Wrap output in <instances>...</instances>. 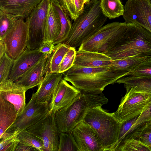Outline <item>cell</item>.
<instances>
[{"mask_svg": "<svg viewBox=\"0 0 151 151\" xmlns=\"http://www.w3.org/2000/svg\"><path fill=\"white\" fill-rule=\"evenodd\" d=\"M63 79L81 91L95 94L102 93L108 85L113 84L128 73L115 70L110 66L99 67L72 66L63 73Z\"/></svg>", "mask_w": 151, "mask_h": 151, "instance_id": "cell-1", "label": "cell"}, {"mask_svg": "<svg viewBox=\"0 0 151 151\" xmlns=\"http://www.w3.org/2000/svg\"><path fill=\"white\" fill-rule=\"evenodd\" d=\"M108 101L102 93L95 94L81 91L70 103L54 114L59 131L71 132L90 110L107 104Z\"/></svg>", "mask_w": 151, "mask_h": 151, "instance_id": "cell-2", "label": "cell"}, {"mask_svg": "<svg viewBox=\"0 0 151 151\" xmlns=\"http://www.w3.org/2000/svg\"><path fill=\"white\" fill-rule=\"evenodd\" d=\"M100 0H91L74 21L67 38L61 43L74 48L98 31L107 20L100 6Z\"/></svg>", "mask_w": 151, "mask_h": 151, "instance_id": "cell-3", "label": "cell"}, {"mask_svg": "<svg viewBox=\"0 0 151 151\" xmlns=\"http://www.w3.org/2000/svg\"><path fill=\"white\" fill-rule=\"evenodd\" d=\"M104 54L113 60L135 56H151V33L140 26L129 23L119 45Z\"/></svg>", "mask_w": 151, "mask_h": 151, "instance_id": "cell-4", "label": "cell"}, {"mask_svg": "<svg viewBox=\"0 0 151 151\" xmlns=\"http://www.w3.org/2000/svg\"><path fill=\"white\" fill-rule=\"evenodd\" d=\"M83 120L95 131L104 151H111L117 141L120 124L114 112L109 113L102 106H97L88 112Z\"/></svg>", "mask_w": 151, "mask_h": 151, "instance_id": "cell-5", "label": "cell"}, {"mask_svg": "<svg viewBox=\"0 0 151 151\" xmlns=\"http://www.w3.org/2000/svg\"><path fill=\"white\" fill-rule=\"evenodd\" d=\"M128 25L129 23L125 22H115L103 26L84 41L78 50L104 53L120 44Z\"/></svg>", "mask_w": 151, "mask_h": 151, "instance_id": "cell-6", "label": "cell"}, {"mask_svg": "<svg viewBox=\"0 0 151 151\" xmlns=\"http://www.w3.org/2000/svg\"><path fill=\"white\" fill-rule=\"evenodd\" d=\"M151 103V94L135 92L132 88L126 91L114 112L120 123L139 116Z\"/></svg>", "mask_w": 151, "mask_h": 151, "instance_id": "cell-7", "label": "cell"}, {"mask_svg": "<svg viewBox=\"0 0 151 151\" xmlns=\"http://www.w3.org/2000/svg\"><path fill=\"white\" fill-rule=\"evenodd\" d=\"M49 105L48 103L38 101L35 93H33L22 114L17 117L14 123L4 133L20 132L36 124L51 112Z\"/></svg>", "mask_w": 151, "mask_h": 151, "instance_id": "cell-8", "label": "cell"}, {"mask_svg": "<svg viewBox=\"0 0 151 151\" xmlns=\"http://www.w3.org/2000/svg\"><path fill=\"white\" fill-rule=\"evenodd\" d=\"M50 0H42L26 18L29 22V38L27 48L39 49L44 42L46 16Z\"/></svg>", "mask_w": 151, "mask_h": 151, "instance_id": "cell-9", "label": "cell"}, {"mask_svg": "<svg viewBox=\"0 0 151 151\" xmlns=\"http://www.w3.org/2000/svg\"><path fill=\"white\" fill-rule=\"evenodd\" d=\"M29 22L21 18H18L12 27L1 40L5 46L6 52L15 60L27 48L29 38Z\"/></svg>", "mask_w": 151, "mask_h": 151, "instance_id": "cell-10", "label": "cell"}, {"mask_svg": "<svg viewBox=\"0 0 151 151\" xmlns=\"http://www.w3.org/2000/svg\"><path fill=\"white\" fill-rule=\"evenodd\" d=\"M26 130L42 141L43 151H58L60 132L52 112Z\"/></svg>", "mask_w": 151, "mask_h": 151, "instance_id": "cell-11", "label": "cell"}, {"mask_svg": "<svg viewBox=\"0 0 151 151\" xmlns=\"http://www.w3.org/2000/svg\"><path fill=\"white\" fill-rule=\"evenodd\" d=\"M123 17L125 22L139 25L151 33L150 0H128Z\"/></svg>", "mask_w": 151, "mask_h": 151, "instance_id": "cell-12", "label": "cell"}, {"mask_svg": "<svg viewBox=\"0 0 151 151\" xmlns=\"http://www.w3.org/2000/svg\"><path fill=\"white\" fill-rule=\"evenodd\" d=\"M72 132L80 151H104L96 132L84 120L76 125Z\"/></svg>", "mask_w": 151, "mask_h": 151, "instance_id": "cell-13", "label": "cell"}, {"mask_svg": "<svg viewBox=\"0 0 151 151\" xmlns=\"http://www.w3.org/2000/svg\"><path fill=\"white\" fill-rule=\"evenodd\" d=\"M47 55L40 52L38 49L30 50L27 47L14 60L9 79L12 81L16 82Z\"/></svg>", "mask_w": 151, "mask_h": 151, "instance_id": "cell-14", "label": "cell"}, {"mask_svg": "<svg viewBox=\"0 0 151 151\" xmlns=\"http://www.w3.org/2000/svg\"><path fill=\"white\" fill-rule=\"evenodd\" d=\"M26 91L25 88L9 79L0 83V97L14 106L17 116L22 114L26 105Z\"/></svg>", "mask_w": 151, "mask_h": 151, "instance_id": "cell-15", "label": "cell"}, {"mask_svg": "<svg viewBox=\"0 0 151 151\" xmlns=\"http://www.w3.org/2000/svg\"><path fill=\"white\" fill-rule=\"evenodd\" d=\"M81 92L63 78L55 88L49 104L50 111L55 114L70 103Z\"/></svg>", "mask_w": 151, "mask_h": 151, "instance_id": "cell-16", "label": "cell"}, {"mask_svg": "<svg viewBox=\"0 0 151 151\" xmlns=\"http://www.w3.org/2000/svg\"><path fill=\"white\" fill-rule=\"evenodd\" d=\"M51 55L37 63L15 82L25 88L27 91L38 86L48 72Z\"/></svg>", "mask_w": 151, "mask_h": 151, "instance_id": "cell-17", "label": "cell"}, {"mask_svg": "<svg viewBox=\"0 0 151 151\" xmlns=\"http://www.w3.org/2000/svg\"><path fill=\"white\" fill-rule=\"evenodd\" d=\"M112 58L103 53L78 50L76 51L73 66L78 67H109Z\"/></svg>", "mask_w": 151, "mask_h": 151, "instance_id": "cell-18", "label": "cell"}, {"mask_svg": "<svg viewBox=\"0 0 151 151\" xmlns=\"http://www.w3.org/2000/svg\"><path fill=\"white\" fill-rule=\"evenodd\" d=\"M42 0H0V10L26 19Z\"/></svg>", "mask_w": 151, "mask_h": 151, "instance_id": "cell-19", "label": "cell"}, {"mask_svg": "<svg viewBox=\"0 0 151 151\" xmlns=\"http://www.w3.org/2000/svg\"><path fill=\"white\" fill-rule=\"evenodd\" d=\"M63 73H46L35 93L39 102L50 103L54 92L58 85L63 78Z\"/></svg>", "mask_w": 151, "mask_h": 151, "instance_id": "cell-20", "label": "cell"}, {"mask_svg": "<svg viewBox=\"0 0 151 151\" xmlns=\"http://www.w3.org/2000/svg\"><path fill=\"white\" fill-rule=\"evenodd\" d=\"M61 28L59 13L54 4L50 2L46 17L44 42H53L59 35Z\"/></svg>", "mask_w": 151, "mask_h": 151, "instance_id": "cell-21", "label": "cell"}, {"mask_svg": "<svg viewBox=\"0 0 151 151\" xmlns=\"http://www.w3.org/2000/svg\"><path fill=\"white\" fill-rule=\"evenodd\" d=\"M115 83L123 84L126 91L132 88L135 92L151 94V78H139L130 75L120 78Z\"/></svg>", "mask_w": 151, "mask_h": 151, "instance_id": "cell-22", "label": "cell"}, {"mask_svg": "<svg viewBox=\"0 0 151 151\" xmlns=\"http://www.w3.org/2000/svg\"><path fill=\"white\" fill-rule=\"evenodd\" d=\"M17 117L14 106L0 97V137L14 123Z\"/></svg>", "mask_w": 151, "mask_h": 151, "instance_id": "cell-23", "label": "cell"}, {"mask_svg": "<svg viewBox=\"0 0 151 151\" xmlns=\"http://www.w3.org/2000/svg\"><path fill=\"white\" fill-rule=\"evenodd\" d=\"M102 12L107 18L115 19L123 16L124 6L120 0H100Z\"/></svg>", "mask_w": 151, "mask_h": 151, "instance_id": "cell-24", "label": "cell"}, {"mask_svg": "<svg viewBox=\"0 0 151 151\" xmlns=\"http://www.w3.org/2000/svg\"><path fill=\"white\" fill-rule=\"evenodd\" d=\"M148 57L135 56L112 60L110 66L115 70L128 73Z\"/></svg>", "mask_w": 151, "mask_h": 151, "instance_id": "cell-25", "label": "cell"}, {"mask_svg": "<svg viewBox=\"0 0 151 151\" xmlns=\"http://www.w3.org/2000/svg\"><path fill=\"white\" fill-rule=\"evenodd\" d=\"M70 47L61 43L55 45V48L50 56L47 72L59 73L60 65Z\"/></svg>", "mask_w": 151, "mask_h": 151, "instance_id": "cell-26", "label": "cell"}, {"mask_svg": "<svg viewBox=\"0 0 151 151\" xmlns=\"http://www.w3.org/2000/svg\"><path fill=\"white\" fill-rule=\"evenodd\" d=\"M54 5L59 13L61 24L60 34L53 42L56 45L62 43L67 38L71 30L72 24L71 19L63 9L59 6Z\"/></svg>", "mask_w": 151, "mask_h": 151, "instance_id": "cell-27", "label": "cell"}, {"mask_svg": "<svg viewBox=\"0 0 151 151\" xmlns=\"http://www.w3.org/2000/svg\"><path fill=\"white\" fill-rule=\"evenodd\" d=\"M151 151V148L140 140L132 137L124 139L115 151Z\"/></svg>", "mask_w": 151, "mask_h": 151, "instance_id": "cell-28", "label": "cell"}, {"mask_svg": "<svg viewBox=\"0 0 151 151\" xmlns=\"http://www.w3.org/2000/svg\"><path fill=\"white\" fill-rule=\"evenodd\" d=\"M58 151H80L72 132H60Z\"/></svg>", "mask_w": 151, "mask_h": 151, "instance_id": "cell-29", "label": "cell"}, {"mask_svg": "<svg viewBox=\"0 0 151 151\" xmlns=\"http://www.w3.org/2000/svg\"><path fill=\"white\" fill-rule=\"evenodd\" d=\"M18 18L15 15L0 10V40L9 32Z\"/></svg>", "mask_w": 151, "mask_h": 151, "instance_id": "cell-30", "label": "cell"}, {"mask_svg": "<svg viewBox=\"0 0 151 151\" xmlns=\"http://www.w3.org/2000/svg\"><path fill=\"white\" fill-rule=\"evenodd\" d=\"M139 78H151V55L135 66L127 76Z\"/></svg>", "mask_w": 151, "mask_h": 151, "instance_id": "cell-31", "label": "cell"}, {"mask_svg": "<svg viewBox=\"0 0 151 151\" xmlns=\"http://www.w3.org/2000/svg\"><path fill=\"white\" fill-rule=\"evenodd\" d=\"M19 132L4 133L0 137V151H15L20 141L17 136Z\"/></svg>", "mask_w": 151, "mask_h": 151, "instance_id": "cell-32", "label": "cell"}, {"mask_svg": "<svg viewBox=\"0 0 151 151\" xmlns=\"http://www.w3.org/2000/svg\"><path fill=\"white\" fill-rule=\"evenodd\" d=\"M131 137L139 140L151 148V120L135 130L128 138Z\"/></svg>", "mask_w": 151, "mask_h": 151, "instance_id": "cell-33", "label": "cell"}, {"mask_svg": "<svg viewBox=\"0 0 151 151\" xmlns=\"http://www.w3.org/2000/svg\"><path fill=\"white\" fill-rule=\"evenodd\" d=\"M17 136L20 141L34 147L38 151H43L44 145L42 141L27 130L20 131Z\"/></svg>", "mask_w": 151, "mask_h": 151, "instance_id": "cell-34", "label": "cell"}, {"mask_svg": "<svg viewBox=\"0 0 151 151\" xmlns=\"http://www.w3.org/2000/svg\"><path fill=\"white\" fill-rule=\"evenodd\" d=\"M139 116L129 120L120 123L117 141L111 151H115L116 148L129 135L130 129Z\"/></svg>", "mask_w": 151, "mask_h": 151, "instance_id": "cell-35", "label": "cell"}, {"mask_svg": "<svg viewBox=\"0 0 151 151\" xmlns=\"http://www.w3.org/2000/svg\"><path fill=\"white\" fill-rule=\"evenodd\" d=\"M14 60L6 53L0 59V83L9 79Z\"/></svg>", "mask_w": 151, "mask_h": 151, "instance_id": "cell-36", "label": "cell"}, {"mask_svg": "<svg viewBox=\"0 0 151 151\" xmlns=\"http://www.w3.org/2000/svg\"><path fill=\"white\" fill-rule=\"evenodd\" d=\"M54 5L61 7L72 20L78 16L76 11L74 0H50Z\"/></svg>", "mask_w": 151, "mask_h": 151, "instance_id": "cell-37", "label": "cell"}, {"mask_svg": "<svg viewBox=\"0 0 151 151\" xmlns=\"http://www.w3.org/2000/svg\"><path fill=\"white\" fill-rule=\"evenodd\" d=\"M76 51L75 48L70 47L60 65L59 73H63L68 70L73 66Z\"/></svg>", "mask_w": 151, "mask_h": 151, "instance_id": "cell-38", "label": "cell"}, {"mask_svg": "<svg viewBox=\"0 0 151 151\" xmlns=\"http://www.w3.org/2000/svg\"><path fill=\"white\" fill-rule=\"evenodd\" d=\"M151 120V103L138 116L136 122L131 128L128 138L135 130Z\"/></svg>", "mask_w": 151, "mask_h": 151, "instance_id": "cell-39", "label": "cell"}, {"mask_svg": "<svg viewBox=\"0 0 151 151\" xmlns=\"http://www.w3.org/2000/svg\"><path fill=\"white\" fill-rule=\"evenodd\" d=\"M55 45L53 42L50 41L44 42L38 49L41 52L46 55H51L54 51Z\"/></svg>", "mask_w": 151, "mask_h": 151, "instance_id": "cell-40", "label": "cell"}, {"mask_svg": "<svg viewBox=\"0 0 151 151\" xmlns=\"http://www.w3.org/2000/svg\"><path fill=\"white\" fill-rule=\"evenodd\" d=\"M15 151H35L38 150L34 147L20 141L17 145Z\"/></svg>", "mask_w": 151, "mask_h": 151, "instance_id": "cell-41", "label": "cell"}, {"mask_svg": "<svg viewBox=\"0 0 151 151\" xmlns=\"http://www.w3.org/2000/svg\"><path fill=\"white\" fill-rule=\"evenodd\" d=\"M91 0H74L76 12L78 16L82 13L85 5L89 2Z\"/></svg>", "mask_w": 151, "mask_h": 151, "instance_id": "cell-42", "label": "cell"}, {"mask_svg": "<svg viewBox=\"0 0 151 151\" xmlns=\"http://www.w3.org/2000/svg\"><path fill=\"white\" fill-rule=\"evenodd\" d=\"M6 53V49L4 44L3 41L0 40V59Z\"/></svg>", "mask_w": 151, "mask_h": 151, "instance_id": "cell-43", "label": "cell"}, {"mask_svg": "<svg viewBox=\"0 0 151 151\" xmlns=\"http://www.w3.org/2000/svg\"></svg>", "mask_w": 151, "mask_h": 151, "instance_id": "cell-44", "label": "cell"}]
</instances>
